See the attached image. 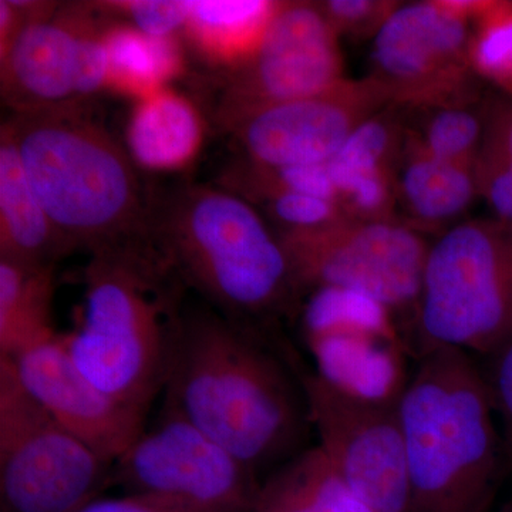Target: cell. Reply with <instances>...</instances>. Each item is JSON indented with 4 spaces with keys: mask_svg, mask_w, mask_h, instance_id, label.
Instances as JSON below:
<instances>
[{
    "mask_svg": "<svg viewBox=\"0 0 512 512\" xmlns=\"http://www.w3.org/2000/svg\"><path fill=\"white\" fill-rule=\"evenodd\" d=\"M339 35L319 3L278 2L254 55L215 83L220 126L251 111L323 92L345 80Z\"/></svg>",
    "mask_w": 512,
    "mask_h": 512,
    "instance_id": "cell-13",
    "label": "cell"
},
{
    "mask_svg": "<svg viewBox=\"0 0 512 512\" xmlns=\"http://www.w3.org/2000/svg\"><path fill=\"white\" fill-rule=\"evenodd\" d=\"M278 237L303 292L338 289L389 312L416 311L430 244L406 221L343 218Z\"/></svg>",
    "mask_w": 512,
    "mask_h": 512,
    "instance_id": "cell-8",
    "label": "cell"
},
{
    "mask_svg": "<svg viewBox=\"0 0 512 512\" xmlns=\"http://www.w3.org/2000/svg\"><path fill=\"white\" fill-rule=\"evenodd\" d=\"M251 512H373L336 473L318 444L262 481Z\"/></svg>",
    "mask_w": 512,
    "mask_h": 512,
    "instance_id": "cell-19",
    "label": "cell"
},
{
    "mask_svg": "<svg viewBox=\"0 0 512 512\" xmlns=\"http://www.w3.org/2000/svg\"><path fill=\"white\" fill-rule=\"evenodd\" d=\"M148 239L187 291L229 319L272 335L301 309L281 239L237 192L185 184L153 195Z\"/></svg>",
    "mask_w": 512,
    "mask_h": 512,
    "instance_id": "cell-2",
    "label": "cell"
},
{
    "mask_svg": "<svg viewBox=\"0 0 512 512\" xmlns=\"http://www.w3.org/2000/svg\"><path fill=\"white\" fill-rule=\"evenodd\" d=\"M318 446L353 494L373 512H413L397 399L345 389L295 357Z\"/></svg>",
    "mask_w": 512,
    "mask_h": 512,
    "instance_id": "cell-9",
    "label": "cell"
},
{
    "mask_svg": "<svg viewBox=\"0 0 512 512\" xmlns=\"http://www.w3.org/2000/svg\"><path fill=\"white\" fill-rule=\"evenodd\" d=\"M483 370L495 416L500 419L501 440L507 473H512V335L487 356Z\"/></svg>",
    "mask_w": 512,
    "mask_h": 512,
    "instance_id": "cell-29",
    "label": "cell"
},
{
    "mask_svg": "<svg viewBox=\"0 0 512 512\" xmlns=\"http://www.w3.org/2000/svg\"><path fill=\"white\" fill-rule=\"evenodd\" d=\"M498 512H512V497L507 501V503L503 505V507H501V510Z\"/></svg>",
    "mask_w": 512,
    "mask_h": 512,
    "instance_id": "cell-34",
    "label": "cell"
},
{
    "mask_svg": "<svg viewBox=\"0 0 512 512\" xmlns=\"http://www.w3.org/2000/svg\"><path fill=\"white\" fill-rule=\"evenodd\" d=\"M397 204L421 234L451 228L476 200V165L441 160L421 150L407 134L406 146L394 175Z\"/></svg>",
    "mask_w": 512,
    "mask_h": 512,
    "instance_id": "cell-16",
    "label": "cell"
},
{
    "mask_svg": "<svg viewBox=\"0 0 512 512\" xmlns=\"http://www.w3.org/2000/svg\"><path fill=\"white\" fill-rule=\"evenodd\" d=\"M99 6L130 20L134 29L153 37H170L178 29H185L192 10V2L187 0H131Z\"/></svg>",
    "mask_w": 512,
    "mask_h": 512,
    "instance_id": "cell-28",
    "label": "cell"
},
{
    "mask_svg": "<svg viewBox=\"0 0 512 512\" xmlns=\"http://www.w3.org/2000/svg\"><path fill=\"white\" fill-rule=\"evenodd\" d=\"M80 325L62 335L77 367L146 417L173 367L187 288L150 239L97 252L84 271Z\"/></svg>",
    "mask_w": 512,
    "mask_h": 512,
    "instance_id": "cell-3",
    "label": "cell"
},
{
    "mask_svg": "<svg viewBox=\"0 0 512 512\" xmlns=\"http://www.w3.org/2000/svg\"><path fill=\"white\" fill-rule=\"evenodd\" d=\"M241 197L248 201L255 200L261 205L269 220L278 225L276 234L309 231L348 218L336 202L301 192L261 190Z\"/></svg>",
    "mask_w": 512,
    "mask_h": 512,
    "instance_id": "cell-27",
    "label": "cell"
},
{
    "mask_svg": "<svg viewBox=\"0 0 512 512\" xmlns=\"http://www.w3.org/2000/svg\"><path fill=\"white\" fill-rule=\"evenodd\" d=\"M416 111L421 113L419 123L407 126V134L421 150L441 160L477 164L484 140V101Z\"/></svg>",
    "mask_w": 512,
    "mask_h": 512,
    "instance_id": "cell-23",
    "label": "cell"
},
{
    "mask_svg": "<svg viewBox=\"0 0 512 512\" xmlns=\"http://www.w3.org/2000/svg\"><path fill=\"white\" fill-rule=\"evenodd\" d=\"M326 165L335 185L336 201L346 217L362 221L399 218L396 215V174Z\"/></svg>",
    "mask_w": 512,
    "mask_h": 512,
    "instance_id": "cell-26",
    "label": "cell"
},
{
    "mask_svg": "<svg viewBox=\"0 0 512 512\" xmlns=\"http://www.w3.org/2000/svg\"><path fill=\"white\" fill-rule=\"evenodd\" d=\"M466 16L437 2L399 3L376 33L370 79L390 106L427 110L478 101Z\"/></svg>",
    "mask_w": 512,
    "mask_h": 512,
    "instance_id": "cell-12",
    "label": "cell"
},
{
    "mask_svg": "<svg viewBox=\"0 0 512 512\" xmlns=\"http://www.w3.org/2000/svg\"><path fill=\"white\" fill-rule=\"evenodd\" d=\"M8 360L50 416L113 464L143 433V414L128 409L89 379L64 348L62 335Z\"/></svg>",
    "mask_w": 512,
    "mask_h": 512,
    "instance_id": "cell-15",
    "label": "cell"
},
{
    "mask_svg": "<svg viewBox=\"0 0 512 512\" xmlns=\"http://www.w3.org/2000/svg\"><path fill=\"white\" fill-rule=\"evenodd\" d=\"M70 254L33 191L12 137L0 133V259L29 268H55Z\"/></svg>",
    "mask_w": 512,
    "mask_h": 512,
    "instance_id": "cell-17",
    "label": "cell"
},
{
    "mask_svg": "<svg viewBox=\"0 0 512 512\" xmlns=\"http://www.w3.org/2000/svg\"><path fill=\"white\" fill-rule=\"evenodd\" d=\"M323 15L338 35L376 36L383 23L399 6L387 0H328L318 2Z\"/></svg>",
    "mask_w": 512,
    "mask_h": 512,
    "instance_id": "cell-30",
    "label": "cell"
},
{
    "mask_svg": "<svg viewBox=\"0 0 512 512\" xmlns=\"http://www.w3.org/2000/svg\"><path fill=\"white\" fill-rule=\"evenodd\" d=\"M417 360L397 402L413 512H490L508 473L483 370L458 349Z\"/></svg>",
    "mask_w": 512,
    "mask_h": 512,
    "instance_id": "cell-4",
    "label": "cell"
},
{
    "mask_svg": "<svg viewBox=\"0 0 512 512\" xmlns=\"http://www.w3.org/2000/svg\"><path fill=\"white\" fill-rule=\"evenodd\" d=\"M293 362L269 333L185 308L165 404L261 477L306 450L312 423Z\"/></svg>",
    "mask_w": 512,
    "mask_h": 512,
    "instance_id": "cell-1",
    "label": "cell"
},
{
    "mask_svg": "<svg viewBox=\"0 0 512 512\" xmlns=\"http://www.w3.org/2000/svg\"><path fill=\"white\" fill-rule=\"evenodd\" d=\"M476 174L478 195L493 211L494 220L512 232V165L478 156Z\"/></svg>",
    "mask_w": 512,
    "mask_h": 512,
    "instance_id": "cell-31",
    "label": "cell"
},
{
    "mask_svg": "<svg viewBox=\"0 0 512 512\" xmlns=\"http://www.w3.org/2000/svg\"><path fill=\"white\" fill-rule=\"evenodd\" d=\"M111 467V485L201 512H251L262 481L174 407Z\"/></svg>",
    "mask_w": 512,
    "mask_h": 512,
    "instance_id": "cell-10",
    "label": "cell"
},
{
    "mask_svg": "<svg viewBox=\"0 0 512 512\" xmlns=\"http://www.w3.org/2000/svg\"><path fill=\"white\" fill-rule=\"evenodd\" d=\"M370 77L239 116L222 126L249 164L266 168L326 164L360 124L389 107Z\"/></svg>",
    "mask_w": 512,
    "mask_h": 512,
    "instance_id": "cell-14",
    "label": "cell"
},
{
    "mask_svg": "<svg viewBox=\"0 0 512 512\" xmlns=\"http://www.w3.org/2000/svg\"><path fill=\"white\" fill-rule=\"evenodd\" d=\"M109 86L138 97L153 96L181 69V53L174 36L144 35L130 25H110L106 30Z\"/></svg>",
    "mask_w": 512,
    "mask_h": 512,
    "instance_id": "cell-22",
    "label": "cell"
},
{
    "mask_svg": "<svg viewBox=\"0 0 512 512\" xmlns=\"http://www.w3.org/2000/svg\"><path fill=\"white\" fill-rule=\"evenodd\" d=\"M111 467L57 423L0 359L2 512H72L110 487Z\"/></svg>",
    "mask_w": 512,
    "mask_h": 512,
    "instance_id": "cell-7",
    "label": "cell"
},
{
    "mask_svg": "<svg viewBox=\"0 0 512 512\" xmlns=\"http://www.w3.org/2000/svg\"><path fill=\"white\" fill-rule=\"evenodd\" d=\"M400 111L389 106L360 124L328 163L396 174L407 140V124Z\"/></svg>",
    "mask_w": 512,
    "mask_h": 512,
    "instance_id": "cell-24",
    "label": "cell"
},
{
    "mask_svg": "<svg viewBox=\"0 0 512 512\" xmlns=\"http://www.w3.org/2000/svg\"><path fill=\"white\" fill-rule=\"evenodd\" d=\"M72 512H201L191 510L170 503V501L160 500V498L150 497V495L126 494L123 497L103 498L97 497L82 507L76 508Z\"/></svg>",
    "mask_w": 512,
    "mask_h": 512,
    "instance_id": "cell-33",
    "label": "cell"
},
{
    "mask_svg": "<svg viewBox=\"0 0 512 512\" xmlns=\"http://www.w3.org/2000/svg\"><path fill=\"white\" fill-rule=\"evenodd\" d=\"M276 6L278 2L266 0L192 2L185 32L208 62L231 69L254 55Z\"/></svg>",
    "mask_w": 512,
    "mask_h": 512,
    "instance_id": "cell-21",
    "label": "cell"
},
{
    "mask_svg": "<svg viewBox=\"0 0 512 512\" xmlns=\"http://www.w3.org/2000/svg\"><path fill=\"white\" fill-rule=\"evenodd\" d=\"M55 268H29L0 259V359H13L56 339Z\"/></svg>",
    "mask_w": 512,
    "mask_h": 512,
    "instance_id": "cell-20",
    "label": "cell"
},
{
    "mask_svg": "<svg viewBox=\"0 0 512 512\" xmlns=\"http://www.w3.org/2000/svg\"><path fill=\"white\" fill-rule=\"evenodd\" d=\"M197 109L170 90L138 100L128 124L127 141L134 163L150 170H174L188 164L201 146Z\"/></svg>",
    "mask_w": 512,
    "mask_h": 512,
    "instance_id": "cell-18",
    "label": "cell"
},
{
    "mask_svg": "<svg viewBox=\"0 0 512 512\" xmlns=\"http://www.w3.org/2000/svg\"><path fill=\"white\" fill-rule=\"evenodd\" d=\"M484 120L480 156L512 165V96L500 93L484 100Z\"/></svg>",
    "mask_w": 512,
    "mask_h": 512,
    "instance_id": "cell-32",
    "label": "cell"
},
{
    "mask_svg": "<svg viewBox=\"0 0 512 512\" xmlns=\"http://www.w3.org/2000/svg\"><path fill=\"white\" fill-rule=\"evenodd\" d=\"M471 63L478 79L512 96V2H488L473 20Z\"/></svg>",
    "mask_w": 512,
    "mask_h": 512,
    "instance_id": "cell-25",
    "label": "cell"
},
{
    "mask_svg": "<svg viewBox=\"0 0 512 512\" xmlns=\"http://www.w3.org/2000/svg\"><path fill=\"white\" fill-rule=\"evenodd\" d=\"M417 353L487 357L512 335V232L501 222L453 225L430 245L416 315Z\"/></svg>",
    "mask_w": 512,
    "mask_h": 512,
    "instance_id": "cell-6",
    "label": "cell"
},
{
    "mask_svg": "<svg viewBox=\"0 0 512 512\" xmlns=\"http://www.w3.org/2000/svg\"><path fill=\"white\" fill-rule=\"evenodd\" d=\"M2 127L70 252L93 255L148 241L154 192L86 111L15 114Z\"/></svg>",
    "mask_w": 512,
    "mask_h": 512,
    "instance_id": "cell-5",
    "label": "cell"
},
{
    "mask_svg": "<svg viewBox=\"0 0 512 512\" xmlns=\"http://www.w3.org/2000/svg\"><path fill=\"white\" fill-rule=\"evenodd\" d=\"M109 23L89 6H56L0 53L3 103L15 114L84 110L109 86Z\"/></svg>",
    "mask_w": 512,
    "mask_h": 512,
    "instance_id": "cell-11",
    "label": "cell"
}]
</instances>
